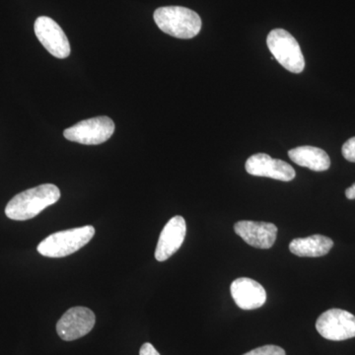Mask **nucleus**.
Returning <instances> with one entry per match:
<instances>
[{
    "label": "nucleus",
    "instance_id": "nucleus-15",
    "mask_svg": "<svg viewBox=\"0 0 355 355\" xmlns=\"http://www.w3.org/2000/svg\"><path fill=\"white\" fill-rule=\"evenodd\" d=\"M243 355H286L284 349L277 345H263Z\"/></svg>",
    "mask_w": 355,
    "mask_h": 355
},
{
    "label": "nucleus",
    "instance_id": "nucleus-4",
    "mask_svg": "<svg viewBox=\"0 0 355 355\" xmlns=\"http://www.w3.org/2000/svg\"><path fill=\"white\" fill-rule=\"evenodd\" d=\"M268 50L282 67L293 73L305 69V60L296 39L284 29H275L266 39Z\"/></svg>",
    "mask_w": 355,
    "mask_h": 355
},
{
    "label": "nucleus",
    "instance_id": "nucleus-3",
    "mask_svg": "<svg viewBox=\"0 0 355 355\" xmlns=\"http://www.w3.org/2000/svg\"><path fill=\"white\" fill-rule=\"evenodd\" d=\"M94 235L95 228L91 225L60 231L40 243L37 250L48 258H64L87 245Z\"/></svg>",
    "mask_w": 355,
    "mask_h": 355
},
{
    "label": "nucleus",
    "instance_id": "nucleus-13",
    "mask_svg": "<svg viewBox=\"0 0 355 355\" xmlns=\"http://www.w3.org/2000/svg\"><path fill=\"white\" fill-rule=\"evenodd\" d=\"M288 156L295 164L308 168L312 171H327L331 166V159L328 153L318 147H296L288 151Z\"/></svg>",
    "mask_w": 355,
    "mask_h": 355
},
{
    "label": "nucleus",
    "instance_id": "nucleus-12",
    "mask_svg": "<svg viewBox=\"0 0 355 355\" xmlns=\"http://www.w3.org/2000/svg\"><path fill=\"white\" fill-rule=\"evenodd\" d=\"M230 291L236 305L243 310L258 309L265 305L266 292L256 280L240 277L232 282Z\"/></svg>",
    "mask_w": 355,
    "mask_h": 355
},
{
    "label": "nucleus",
    "instance_id": "nucleus-2",
    "mask_svg": "<svg viewBox=\"0 0 355 355\" xmlns=\"http://www.w3.org/2000/svg\"><path fill=\"white\" fill-rule=\"evenodd\" d=\"M153 17L161 31L178 39H193L202 29L200 15L186 7H160Z\"/></svg>",
    "mask_w": 355,
    "mask_h": 355
},
{
    "label": "nucleus",
    "instance_id": "nucleus-18",
    "mask_svg": "<svg viewBox=\"0 0 355 355\" xmlns=\"http://www.w3.org/2000/svg\"><path fill=\"white\" fill-rule=\"evenodd\" d=\"M345 196L349 200H355V183L352 187L347 189L345 191Z\"/></svg>",
    "mask_w": 355,
    "mask_h": 355
},
{
    "label": "nucleus",
    "instance_id": "nucleus-7",
    "mask_svg": "<svg viewBox=\"0 0 355 355\" xmlns=\"http://www.w3.org/2000/svg\"><path fill=\"white\" fill-rule=\"evenodd\" d=\"M95 322V314L88 308H70L58 322L57 331L62 340L72 342L88 335L94 328Z\"/></svg>",
    "mask_w": 355,
    "mask_h": 355
},
{
    "label": "nucleus",
    "instance_id": "nucleus-9",
    "mask_svg": "<svg viewBox=\"0 0 355 355\" xmlns=\"http://www.w3.org/2000/svg\"><path fill=\"white\" fill-rule=\"evenodd\" d=\"M246 171L257 177H266L277 181L291 182L295 178V170L286 161L273 159L266 153H257L248 159Z\"/></svg>",
    "mask_w": 355,
    "mask_h": 355
},
{
    "label": "nucleus",
    "instance_id": "nucleus-10",
    "mask_svg": "<svg viewBox=\"0 0 355 355\" xmlns=\"http://www.w3.org/2000/svg\"><path fill=\"white\" fill-rule=\"evenodd\" d=\"M234 231L248 245L258 249H270L277 236V226L270 222L238 221Z\"/></svg>",
    "mask_w": 355,
    "mask_h": 355
},
{
    "label": "nucleus",
    "instance_id": "nucleus-6",
    "mask_svg": "<svg viewBox=\"0 0 355 355\" xmlns=\"http://www.w3.org/2000/svg\"><path fill=\"white\" fill-rule=\"evenodd\" d=\"M316 329L326 340H349L355 338V316L345 310L330 309L318 318Z\"/></svg>",
    "mask_w": 355,
    "mask_h": 355
},
{
    "label": "nucleus",
    "instance_id": "nucleus-14",
    "mask_svg": "<svg viewBox=\"0 0 355 355\" xmlns=\"http://www.w3.org/2000/svg\"><path fill=\"white\" fill-rule=\"evenodd\" d=\"M333 240L323 235H313L309 237L292 240L289 250L292 254L301 258H318L331 251Z\"/></svg>",
    "mask_w": 355,
    "mask_h": 355
},
{
    "label": "nucleus",
    "instance_id": "nucleus-17",
    "mask_svg": "<svg viewBox=\"0 0 355 355\" xmlns=\"http://www.w3.org/2000/svg\"><path fill=\"white\" fill-rule=\"evenodd\" d=\"M139 355H160L151 343H146L140 347Z\"/></svg>",
    "mask_w": 355,
    "mask_h": 355
},
{
    "label": "nucleus",
    "instance_id": "nucleus-1",
    "mask_svg": "<svg viewBox=\"0 0 355 355\" xmlns=\"http://www.w3.org/2000/svg\"><path fill=\"white\" fill-rule=\"evenodd\" d=\"M60 198V191L53 184H44L18 193L6 207L8 218L25 221L34 218L46 207L55 205Z\"/></svg>",
    "mask_w": 355,
    "mask_h": 355
},
{
    "label": "nucleus",
    "instance_id": "nucleus-16",
    "mask_svg": "<svg viewBox=\"0 0 355 355\" xmlns=\"http://www.w3.org/2000/svg\"><path fill=\"white\" fill-rule=\"evenodd\" d=\"M342 153L347 161L355 163V137H352L343 144Z\"/></svg>",
    "mask_w": 355,
    "mask_h": 355
},
{
    "label": "nucleus",
    "instance_id": "nucleus-11",
    "mask_svg": "<svg viewBox=\"0 0 355 355\" xmlns=\"http://www.w3.org/2000/svg\"><path fill=\"white\" fill-rule=\"evenodd\" d=\"M187 234V224L184 217H173L166 224L159 237L155 250V259L165 261L171 258L183 244Z\"/></svg>",
    "mask_w": 355,
    "mask_h": 355
},
{
    "label": "nucleus",
    "instance_id": "nucleus-8",
    "mask_svg": "<svg viewBox=\"0 0 355 355\" xmlns=\"http://www.w3.org/2000/svg\"><path fill=\"white\" fill-rule=\"evenodd\" d=\"M34 30L40 43L51 55L58 58L69 57L71 51L69 39L55 20L41 16L35 22Z\"/></svg>",
    "mask_w": 355,
    "mask_h": 355
},
{
    "label": "nucleus",
    "instance_id": "nucleus-5",
    "mask_svg": "<svg viewBox=\"0 0 355 355\" xmlns=\"http://www.w3.org/2000/svg\"><path fill=\"white\" fill-rule=\"evenodd\" d=\"M114 132V123L109 116H96L79 121L64 132L65 139L86 146L104 144Z\"/></svg>",
    "mask_w": 355,
    "mask_h": 355
}]
</instances>
